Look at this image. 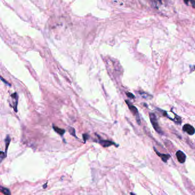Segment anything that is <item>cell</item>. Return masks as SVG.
<instances>
[{
	"instance_id": "1",
	"label": "cell",
	"mask_w": 195,
	"mask_h": 195,
	"mask_svg": "<svg viewBox=\"0 0 195 195\" xmlns=\"http://www.w3.org/2000/svg\"><path fill=\"white\" fill-rule=\"evenodd\" d=\"M149 117H150L151 124H152L155 130H156L157 132L160 133V134H162V131L159 125L157 118L156 115L155 113H149Z\"/></svg>"
},
{
	"instance_id": "2",
	"label": "cell",
	"mask_w": 195,
	"mask_h": 195,
	"mask_svg": "<svg viewBox=\"0 0 195 195\" xmlns=\"http://www.w3.org/2000/svg\"><path fill=\"white\" fill-rule=\"evenodd\" d=\"M125 102H127L128 106L129 108L130 111H131L133 115H134L136 116V121H137L138 124H139V125H140V124H141V120H140V117H139V112H138V110H137V108H136V107L133 106V105H132L131 103H130V102L129 101L126 100Z\"/></svg>"
},
{
	"instance_id": "3",
	"label": "cell",
	"mask_w": 195,
	"mask_h": 195,
	"mask_svg": "<svg viewBox=\"0 0 195 195\" xmlns=\"http://www.w3.org/2000/svg\"><path fill=\"white\" fill-rule=\"evenodd\" d=\"M183 131L187 132L189 135H193L195 133V129L190 124H185L183 127Z\"/></svg>"
},
{
	"instance_id": "4",
	"label": "cell",
	"mask_w": 195,
	"mask_h": 195,
	"mask_svg": "<svg viewBox=\"0 0 195 195\" xmlns=\"http://www.w3.org/2000/svg\"><path fill=\"white\" fill-rule=\"evenodd\" d=\"M176 156L177 160L179 161V162L181 164L184 163L186 160V156L184 153V152H183L181 150H178L176 153Z\"/></svg>"
},
{
	"instance_id": "5",
	"label": "cell",
	"mask_w": 195,
	"mask_h": 195,
	"mask_svg": "<svg viewBox=\"0 0 195 195\" xmlns=\"http://www.w3.org/2000/svg\"><path fill=\"white\" fill-rule=\"evenodd\" d=\"M99 143L103 146L104 147H108V146L115 145V143L110 140H99Z\"/></svg>"
},
{
	"instance_id": "6",
	"label": "cell",
	"mask_w": 195,
	"mask_h": 195,
	"mask_svg": "<svg viewBox=\"0 0 195 195\" xmlns=\"http://www.w3.org/2000/svg\"><path fill=\"white\" fill-rule=\"evenodd\" d=\"M154 149H155V152H156L157 155H158V156L160 157L161 158V159H162V160L164 161V162H167V161L168 160V159L170 158V155H168V154H161V153H160L159 152H157V151L156 150V149H155V148H154Z\"/></svg>"
},
{
	"instance_id": "7",
	"label": "cell",
	"mask_w": 195,
	"mask_h": 195,
	"mask_svg": "<svg viewBox=\"0 0 195 195\" xmlns=\"http://www.w3.org/2000/svg\"><path fill=\"white\" fill-rule=\"evenodd\" d=\"M11 97L13 98V102H14V106H13V108H14V111H15L16 112H17V104H18V96H17V93H13L12 95H11Z\"/></svg>"
},
{
	"instance_id": "8",
	"label": "cell",
	"mask_w": 195,
	"mask_h": 195,
	"mask_svg": "<svg viewBox=\"0 0 195 195\" xmlns=\"http://www.w3.org/2000/svg\"><path fill=\"white\" fill-rule=\"evenodd\" d=\"M53 129L55 130L56 132H57L58 134H60L61 136H63V134H64L65 132V130L62 129L61 128H60L56 127V126L53 125Z\"/></svg>"
},
{
	"instance_id": "9",
	"label": "cell",
	"mask_w": 195,
	"mask_h": 195,
	"mask_svg": "<svg viewBox=\"0 0 195 195\" xmlns=\"http://www.w3.org/2000/svg\"><path fill=\"white\" fill-rule=\"evenodd\" d=\"M11 137H10L9 135H7L5 139V143L6 144V152L7 150H8V146L9 145L10 143H11Z\"/></svg>"
},
{
	"instance_id": "10",
	"label": "cell",
	"mask_w": 195,
	"mask_h": 195,
	"mask_svg": "<svg viewBox=\"0 0 195 195\" xmlns=\"http://www.w3.org/2000/svg\"><path fill=\"white\" fill-rule=\"evenodd\" d=\"M184 1L187 5L190 4V5L195 9V0H184Z\"/></svg>"
},
{
	"instance_id": "11",
	"label": "cell",
	"mask_w": 195,
	"mask_h": 195,
	"mask_svg": "<svg viewBox=\"0 0 195 195\" xmlns=\"http://www.w3.org/2000/svg\"><path fill=\"white\" fill-rule=\"evenodd\" d=\"M1 192L4 195H11V191H10L9 189H8V188H4L2 187H1Z\"/></svg>"
},
{
	"instance_id": "12",
	"label": "cell",
	"mask_w": 195,
	"mask_h": 195,
	"mask_svg": "<svg viewBox=\"0 0 195 195\" xmlns=\"http://www.w3.org/2000/svg\"><path fill=\"white\" fill-rule=\"evenodd\" d=\"M68 130H69V133H70V134H72L73 136H74V137H76L75 130H74V129L73 128L68 127Z\"/></svg>"
},
{
	"instance_id": "13",
	"label": "cell",
	"mask_w": 195,
	"mask_h": 195,
	"mask_svg": "<svg viewBox=\"0 0 195 195\" xmlns=\"http://www.w3.org/2000/svg\"><path fill=\"white\" fill-rule=\"evenodd\" d=\"M5 156H6L5 155V153H4L2 151H1V157H0V159H1V162H2L3 159L5 158Z\"/></svg>"
},
{
	"instance_id": "14",
	"label": "cell",
	"mask_w": 195,
	"mask_h": 195,
	"mask_svg": "<svg viewBox=\"0 0 195 195\" xmlns=\"http://www.w3.org/2000/svg\"><path fill=\"white\" fill-rule=\"evenodd\" d=\"M83 137L84 140V142H85L86 141L89 139V135L87 134H84L83 135Z\"/></svg>"
},
{
	"instance_id": "15",
	"label": "cell",
	"mask_w": 195,
	"mask_h": 195,
	"mask_svg": "<svg viewBox=\"0 0 195 195\" xmlns=\"http://www.w3.org/2000/svg\"><path fill=\"white\" fill-rule=\"evenodd\" d=\"M127 95L128 97L131 98V99H133V98H134V96L131 93H127Z\"/></svg>"
},
{
	"instance_id": "16",
	"label": "cell",
	"mask_w": 195,
	"mask_h": 195,
	"mask_svg": "<svg viewBox=\"0 0 195 195\" xmlns=\"http://www.w3.org/2000/svg\"><path fill=\"white\" fill-rule=\"evenodd\" d=\"M1 80H2V81H3V82H4V83H5L6 84H8V85H9V86H11V85H10V84H9V83H7V82H6V80H4V79H3V78H2V77H1Z\"/></svg>"
},
{
	"instance_id": "17",
	"label": "cell",
	"mask_w": 195,
	"mask_h": 195,
	"mask_svg": "<svg viewBox=\"0 0 195 195\" xmlns=\"http://www.w3.org/2000/svg\"><path fill=\"white\" fill-rule=\"evenodd\" d=\"M161 0H153V1H155V2H159V1H160Z\"/></svg>"
},
{
	"instance_id": "18",
	"label": "cell",
	"mask_w": 195,
	"mask_h": 195,
	"mask_svg": "<svg viewBox=\"0 0 195 195\" xmlns=\"http://www.w3.org/2000/svg\"><path fill=\"white\" fill-rule=\"evenodd\" d=\"M46 185H47V184H45L44 185V187H43V188H45V187H46Z\"/></svg>"
}]
</instances>
